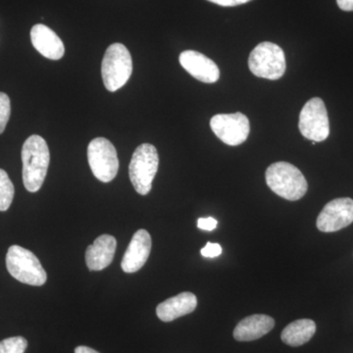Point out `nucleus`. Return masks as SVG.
Returning a JSON list of instances; mask_svg holds the SVG:
<instances>
[{
  "mask_svg": "<svg viewBox=\"0 0 353 353\" xmlns=\"http://www.w3.org/2000/svg\"><path fill=\"white\" fill-rule=\"evenodd\" d=\"M299 128L304 138L320 143L328 138L330 122L324 101L314 97L306 102L299 115Z\"/></svg>",
  "mask_w": 353,
  "mask_h": 353,
  "instance_id": "6e6552de",
  "label": "nucleus"
},
{
  "mask_svg": "<svg viewBox=\"0 0 353 353\" xmlns=\"http://www.w3.org/2000/svg\"><path fill=\"white\" fill-rule=\"evenodd\" d=\"M197 299L192 292H185L160 303L157 314L161 321L171 322L196 310Z\"/></svg>",
  "mask_w": 353,
  "mask_h": 353,
  "instance_id": "2eb2a0df",
  "label": "nucleus"
},
{
  "mask_svg": "<svg viewBox=\"0 0 353 353\" xmlns=\"http://www.w3.org/2000/svg\"><path fill=\"white\" fill-rule=\"evenodd\" d=\"M152 250V236L146 230H139L132 236L123 257L122 270L125 273H136L143 268L148 261Z\"/></svg>",
  "mask_w": 353,
  "mask_h": 353,
  "instance_id": "f8f14e48",
  "label": "nucleus"
},
{
  "mask_svg": "<svg viewBox=\"0 0 353 353\" xmlns=\"http://www.w3.org/2000/svg\"><path fill=\"white\" fill-rule=\"evenodd\" d=\"M159 157L154 145L143 143L132 154L129 166L130 180L134 190L141 196H146L152 189V182L157 175Z\"/></svg>",
  "mask_w": 353,
  "mask_h": 353,
  "instance_id": "39448f33",
  "label": "nucleus"
},
{
  "mask_svg": "<svg viewBox=\"0 0 353 353\" xmlns=\"http://www.w3.org/2000/svg\"><path fill=\"white\" fill-rule=\"evenodd\" d=\"M132 73V60L130 51L122 43L108 46L101 65L104 85L111 92L126 85Z\"/></svg>",
  "mask_w": 353,
  "mask_h": 353,
  "instance_id": "20e7f679",
  "label": "nucleus"
},
{
  "mask_svg": "<svg viewBox=\"0 0 353 353\" xmlns=\"http://www.w3.org/2000/svg\"><path fill=\"white\" fill-rule=\"evenodd\" d=\"M88 160L97 180L109 183L117 176L119 160L116 148L108 139H92L88 148Z\"/></svg>",
  "mask_w": 353,
  "mask_h": 353,
  "instance_id": "0eeeda50",
  "label": "nucleus"
},
{
  "mask_svg": "<svg viewBox=\"0 0 353 353\" xmlns=\"http://www.w3.org/2000/svg\"><path fill=\"white\" fill-rule=\"evenodd\" d=\"M32 46L43 57L50 60H59L65 53L64 44L57 32L48 26L34 25L31 30Z\"/></svg>",
  "mask_w": 353,
  "mask_h": 353,
  "instance_id": "ddd939ff",
  "label": "nucleus"
},
{
  "mask_svg": "<svg viewBox=\"0 0 353 353\" xmlns=\"http://www.w3.org/2000/svg\"><path fill=\"white\" fill-rule=\"evenodd\" d=\"M28 341L23 336H12L0 341V353H24Z\"/></svg>",
  "mask_w": 353,
  "mask_h": 353,
  "instance_id": "6ab92c4d",
  "label": "nucleus"
},
{
  "mask_svg": "<svg viewBox=\"0 0 353 353\" xmlns=\"http://www.w3.org/2000/svg\"><path fill=\"white\" fill-rule=\"evenodd\" d=\"M353 222V199L341 197L330 201L317 218L318 230L324 233H333L350 226Z\"/></svg>",
  "mask_w": 353,
  "mask_h": 353,
  "instance_id": "9d476101",
  "label": "nucleus"
},
{
  "mask_svg": "<svg viewBox=\"0 0 353 353\" xmlns=\"http://www.w3.org/2000/svg\"><path fill=\"white\" fill-rule=\"evenodd\" d=\"M210 127L216 136L228 145L245 143L250 132V120L245 114H217L210 120Z\"/></svg>",
  "mask_w": 353,
  "mask_h": 353,
  "instance_id": "1a4fd4ad",
  "label": "nucleus"
},
{
  "mask_svg": "<svg viewBox=\"0 0 353 353\" xmlns=\"http://www.w3.org/2000/svg\"><path fill=\"white\" fill-rule=\"evenodd\" d=\"M339 7L343 11H353V0H336Z\"/></svg>",
  "mask_w": 353,
  "mask_h": 353,
  "instance_id": "b1692460",
  "label": "nucleus"
},
{
  "mask_svg": "<svg viewBox=\"0 0 353 353\" xmlns=\"http://www.w3.org/2000/svg\"><path fill=\"white\" fill-rule=\"evenodd\" d=\"M14 185L8 174L0 169V211L8 210L14 199Z\"/></svg>",
  "mask_w": 353,
  "mask_h": 353,
  "instance_id": "a211bd4d",
  "label": "nucleus"
},
{
  "mask_svg": "<svg viewBox=\"0 0 353 353\" xmlns=\"http://www.w3.org/2000/svg\"><path fill=\"white\" fill-rule=\"evenodd\" d=\"M265 176L268 187L287 201H299L307 192L308 183L305 176L294 165L288 162H276L270 165Z\"/></svg>",
  "mask_w": 353,
  "mask_h": 353,
  "instance_id": "f03ea898",
  "label": "nucleus"
},
{
  "mask_svg": "<svg viewBox=\"0 0 353 353\" xmlns=\"http://www.w3.org/2000/svg\"><path fill=\"white\" fill-rule=\"evenodd\" d=\"M6 267L10 275L23 284L41 287L48 280L46 272L38 257L20 245L9 248Z\"/></svg>",
  "mask_w": 353,
  "mask_h": 353,
  "instance_id": "7ed1b4c3",
  "label": "nucleus"
},
{
  "mask_svg": "<svg viewBox=\"0 0 353 353\" xmlns=\"http://www.w3.org/2000/svg\"><path fill=\"white\" fill-rule=\"evenodd\" d=\"M180 63L183 68L202 83H213L220 78V70L210 58L194 50H185L181 53Z\"/></svg>",
  "mask_w": 353,
  "mask_h": 353,
  "instance_id": "9b49d317",
  "label": "nucleus"
},
{
  "mask_svg": "<svg viewBox=\"0 0 353 353\" xmlns=\"http://www.w3.org/2000/svg\"><path fill=\"white\" fill-rule=\"evenodd\" d=\"M248 67L253 75L275 81L285 72L284 51L277 44L264 41L255 46L248 58Z\"/></svg>",
  "mask_w": 353,
  "mask_h": 353,
  "instance_id": "423d86ee",
  "label": "nucleus"
},
{
  "mask_svg": "<svg viewBox=\"0 0 353 353\" xmlns=\"http://www.w3.org/2000/svg\"><path fill=\"white\" fill-rule=\"evenodd\" d=\"M75 353H99L97 352V350H92V348L83 347V345H81V347H78L75 348Z\"/></svg>",
  "mask_w": 353,
  "mask_h": 353,
  "instance_id": "393cba45",
  "label": "nucleus"
},
{
  "mask_svg": "<svg viewBox=\"0 0 353 353\" xmlns=\"http://www.w3.org/2000/svg\"><path fill=\"white\" fill-rule=\"evenodd\" d=\"M217 220L212 217L199 218V221H197V227L199 229L205 230V231H213L217 227Z\"/></svg>",
  "mask_w": 353,
  "mask_h": 353,
  "instance_id": "4be33fe9",
  "label": "nucleus"
},
{
  "mask_svg": "<svg viewBox=\"0 0 353 353\" xmlns=\"http://www.w3.org/2000/svg\"><path fill=\"white\" fill-rule=\"evenodd\" d=\"M23 182L26 190L37 192L44 182L50 162L48 143L41 136L32 134L22 148Z\"/></svg>",
  "mask_w": 353,
  "mask_h": 353,
  "instance_id": "f257e3e1",
  "label": "nucleus"
},
{
  "mask_svg": "<svg viewBox=\"0 0 353 353\" xmlns=\"http://www.w3.org/2000/svg\"><path fill=\"white\" fill-rule=\"evenodd\" d=\"M221 254H222V248L219 243H208V245L201 250L202 256L206 259H215Z\"/></svg>",
  "mask_w": 353,
  "mask_h": 353,
  "instance_id": "412c9836",
  "label": "nucleus"
},
{
  "mask_svg": "<svg viewBox=\"0 0 353 353\" xmlns=\"http://www.w3.org/2000/svg\"><path fill=\"white\" fill-rule=\"evenodd\" d=\"M208 1L220 6L232 7L241 6V4L248 3V2L252 1V0H208Z\"/></svg>",
  "mask_w": 353,
  "mask_h": 353,
  "instance_id": "5701e85b",
  "label": "nucleus"
},
{
  "mask_svg": "<svg viewBox=\"0 0 353 353\" xmlns=\"http://www.w3.org/2000/svg\"><path fill=\"white\" fill-rule=\"evenodd\" d=\"M11 114L10 99L4 92H0V134L6 130Z\"/></svg>",
  "mask_w": 353,
  "mask_h": 353,
  "instance_id": "aec40b11",
  "label": "nucleus"
},
{
  "mask_svg": "<svg viewBox=\"0 0 353 353\" xmlns=\"http://www.w3.org/2000/svg\"><path fill=\"white\" fill-rule=\"evenodd\" d=\"M117 241L109 234L99 236L85 252V263L90 271H101L112 263Z\"/></svg>",
  "mask_w": 353,
  "mask_h": 353,
  "instance_id": "4468645a",
  "label": "nucleus"
},
{
  "mask_svg": "<svg viewBox=\"0 0 353 353\" xmlns=\"http://www.w3.org/2000/svg\"><path fill=\"white\" fill-rule=\"evenodd\" d=\"M316 333V324L310 319H301L290 323L283 330L281 339L290 347H301L308 343Z\"/></svg>",
  "mask_w": 353,
  "mask_h": 353,
  "instance_id": "f3484780",
  "label": "nucleus"
},
{
  "mask_svg": "<svg viewBox=\"0 0 353 353\" xmlns=\"http://www.w3.org/2000/svg\"><path fill=\"white\" fill-rule=\"evenodd\" d=\"M275 326V320L270 316L255 314L241 320L234 330V340L252 341L259 340Z\"/></svg>",
  "mask_w": 353,
  "mask_h": 353,
  "instance_id": "dca6fc26",
  "label": "nucleus"
}]
</instances>
